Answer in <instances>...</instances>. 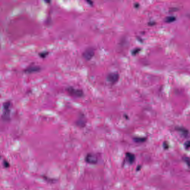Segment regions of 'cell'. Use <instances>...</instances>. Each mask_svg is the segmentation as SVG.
<instances>
[{"instance_id":"4","label":"cell","mask_w":190,"mask_h":190,"mask_svg":"<svg viewBox=\"0 0 190 190\" xmlns=\"http://www.w3.org/2000/svg\"><path fill=\"white\" fill-rule=\"evenodd\" d=\"M119 74L117 73H111L108 75L107 77V79L112 84H114L119 81Z\"/></svg>"},{"instance_id":"11","label":"cell","mask_w":190,"mask_h":190,"mask_svg":"<svg viewBox=\"0 0 190 190\" xmlns=\"http://www.w3.org/2000/svg\"><path fill=\"white\" fill-rule=\"evenodd\" d=\"M3 165H4V167L5 168H8V167H9L10 166L9 163L8 162V161H6V160H5L4 161V162H3Z\"/></svg>"},{"instance_id":"16","label":"cell","mask_w":190,"mask_h":190,"mask_svg":"<svg viewBox=\"0 0 190 190\" xmlns=\"http://www.w3.org/2000/svg\"><path fill=\"white\" fill-rule=\"evenodd\" d=\"M86 1L87 2V3H88L90 5H92L93 4V2L92 1H91V0H86Z\"/></svg>"},{"instance_id":"14","label":"cell","mask_w":190,"mask_h":190,"mask_svg":"<svg viewBox=\"0 0 190 190\" xmlns=\"http://www.w3.org/2000/svg\"><path fill=\"white\" fill-rule=\"evenodd\" d=\"M140 51V50L139 49H136V50H134L133 51V52H132V53H133V54H136L138 53Z\"/></svg>"},{"instance_id":"9","label":"cell","mask_w":190,"mask_h":190,"mask_svg":"<svg viewBox=\"0 0 190 190\" xmlns=\"http://www.w3.org/2000/svg\"><path fill=\"white\" fill-rule=\"evenodd\" d=\"M176 18L175 16H168L165 18V22L166 23H169L175 22L176 20Z\"/></svg>"},{"instance_id":"7","label":"cell","mask_w":190,"mask_h":190,"mask_svg":"<svg viewBox=\"0 0 190 190\" xmlns=\"http://www.w3.org/2000/svg\"><path fill=\"white\" fill-rule=\"evenodd\" d=\"M125 160L130 165H132L136 160V156L134 154L130 152H127L125 154Z\"/></svg>"},{"instance_id":"17","label":"cell","mask_w":190,"mask_h":190,"mask_svg":"<svg viewBox=\"0 0 190 190\" xmlns=\"http://www.w3.org/2000/svg\"><path fill=\"white\" fill-rule=\"evenodd\" d=\"M154 24H155V23L154 22H150L149 23V25L150 26L153 25H154Z\"/></svg>"},{"instance_id":"6","label":"cell","mask_w":190,"mask_h":190,"mask_svg":"<svg viewBox=\"0 0 190 190\" xmlns=\"http://www.w3.org/2000/svg\"><path fill=\"white\" fill-rule=\"evenodd\" d=\"M41 68L38 66L31 65L24 70V72L26 73L32 74L38 73L41 70Z\"/></svg>"},{"instance_id":"3","label":"cell","mask_w":190,"mask_h":190,"mask_svg":"<svg viewBox=\"0 0 190 190\" xmlns=\"http://www.w3.org/2000/svg\"><path fill=\"white\" fill-rule=\"evenodd\" d=\"M85 162L91 165H96L98 162V157L97 154L93 153H88L85 158Z\"/></svg>"},{"instance_id":"5","label":"cell","mask_w":190,"mask_h":190,"mask_svg":"<svg viewBox=\"0 0 190 190\" xmlns=\"http://www.w3.org/2000/svg\"><path fill=\"white\" fill-rule=\"evenodd\" d=\"M95 55L94 49L88 48L86 49L83 54V56L87 61H90L93 58Z\"/></svg>"},{"instance_id":"18","label":"cell","mask_w":190,"mask_h":190,"mask_svg":"<svg viewBox=\"0 0 190 190\" xmlns=\"http://www.w3.org/2000/svg\"><path fill=\"white\" fill-rule=\"evenodd\" d=\"M44 1L47 3H50L51 2V0H44Z\"/></svg>"},{"instance_id":"8","label":"cell","mask_w":190,"mask_h":190,"mask_svg":"<svg viewBox=\"0 0 190 190\" xmlns=\"http://www.w3.org/2000/svg\"><path fill=\"white\" fill-rule=\"evenodd\" d=\"M147 138L146 137L136 136L133 137V140L135 143L138 144L144 143L146 141Z\"/></svg>"},{"instance_id":"13","label":"cell","mask_w":190,"mask_h":190,"mask_svg":"<svg viewBox=\"0 0 190 190\" xmlns=\"http://www.w3.org/2000/svg\"><path fill=\"white\" fill-rule=\"evenodd\" d=\"M185 148H190V141H188L186 142V143L185 144Z\"/></svg>"},{"instance_id":"1","label":"cell","mask_w":190,"mask_h":190,"mask_svg":"<svg viewBox=\"0 0 190 190\" xmlns=\"http://www.w3.org/2000/svg\"><path fill=\"white\" fill-rule=\"evenodd\" d=\"M11 102L8 101L4 102L3 104V112L2 117L4 120H9L10 119V111H11Z\"/></svg>"},{"instance_id":"12","label":"cell","mask_w":190,"mask_h":190,"mask_svg":"<svg viewBox=\"0 0 190 190\" xmlns=\"http://www.w3.org/2000/svg\"><path fill=\"white\" fill-rule=\"evenodd\" d=\"M184 160L185 162L188 164V166L190 167V159L188 157H185L184 158Z\"/></svg>"},{"instance_id":"15","label":"cell","mask_w":190,"mask_h":190,"mask_svg":"<svg viewBox=\"0 0 190 190\" xmlns=\"http://www.w3.org/2000/svg\"><path fill=\"white\" fill-rule=\"evenodd\" d=\"M142 169V166L141 165H138V166L137 167L136 169V171H139L141 169Z\"/></svg>"},{"instance_id":"2","label":"cell","mask_w":190,"mask_h":190,"mask_svg":"<svg viewBox=\"0 0 190 190\" xmlns=\"http://www.w3.org/2000/svg\"><path fill=\"white\" fill-rule=\"evenodd\" d=\"M70 96L77 98H80L84 96V92L82 90L75 88L73 87H69L66 89Z\"/></svg>"},{"instance_id":"10","label":"cell","mask_w":190,"mask_h":190,"mask_svg":"<svg viewBox=\"0 0 190 190\" xmlns=\"http://www.w3.org/2000/svg\"><path fill=\"white\" fill-rule=\"evenodd\" d=\"M49 54V52L48 51H43L42 52L39 53V56L41 58H46Z\"/></svg>"}]
</instances>
